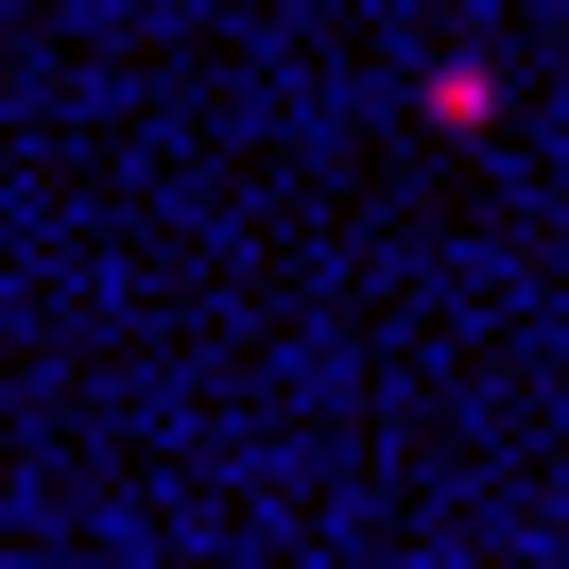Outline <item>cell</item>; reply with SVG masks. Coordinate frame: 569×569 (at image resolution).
<instances>
[{"label":"cell","instance_id":"cell-1","mask_svg":"<svg viewBox=\"0 0 569 569\" xmlns=\"http://www.w3.org/2000/svg\"><path fill=\"white\" fill-rule=\"evenodd\" d=\"M415 121H431V139H483V121H500V52H431V70H415Z\"/></svg>","mask_w":569,"mask_h":569}]
</instances>
